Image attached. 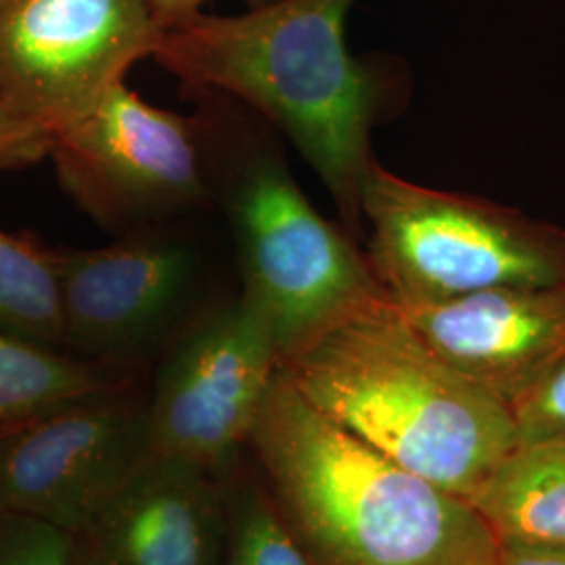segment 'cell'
I'll list each match as a JSON object with an SVG mask.
<instances>
[{"label":"cell","instance_id":"obj_1","mask_svg":"<svg viewBox=\"0 0 565 565\" xmlns=\"http://www.w3.org/2000/svg\"><path fill=\"white\" fill-rule=\"evenodd\" d=\"M247 445L310 565H497L473 505L324 417L281 369Z\"/></svg>","mask_w":565,"mask_h":565},{"label":"cell","instance_id":"obj_2","mask_svg":"<svg viewBox=\"0 0 565 565\" xmlns=\"http://www.w3.org/2000/svg\"><path fill=\"white\" fill-rule=\"evenodd\" d=\"M352 2L270 0L235 18L198 11L160 28L151 57L189 84L239 97L281 128L359 233L384 84L348 49Z\"/></svg>","mask_w":565,"mask_h":565},{"label":"cell","instance_id":"obj_3","mask_svg":"<svg viewBox=\"0 0 565 565\" xmlns=\"http://www.w3.org/2000/svg\"><path fill=\"white\" fill-rule=\"evenodd\" d=\"M279 369L324 417L463 499L518 445L505 404L446 363L392 300L331 327Z\"/></svg>","mask_w":565,"mask_h":565},{"label":"cell","instance_id":"obj_4","mask_svg":"<svg viewBox=\"0 0 565 565\" xmlns=\"http://www.w3.org/2000/svg\"><path fill=\"white\" fill-rule=\"evenodd\" d=\"M369 260L401 310L503 287L565 282V226L404 181L375 162L363 184Z\"/></svg>","mask_w":565,"mask_h":565},{"label":"cell","instance_id":"obj_5","mask_svg":"<svg viewBox=\"0 0 565 565\" xmlns=\"http://www.w3.org/2000/svg\"><path fill=\"white\" fill-rule=\"evenodd\" d=\"M228 214L243 296L263 312L281 361L331 327L390 302L369 256L324 221L279 160L258 156L243 166Z\"/></svg>","mask_w":565,"mask_h":565},{"label":"cell","instance_id":"obj_6","mask_svg":"<svg viewBox=\"0 0 565 565\" xmlns=\"http://www.w3.org/2000/svg\"><path fill=\"white\" fill-rule=\"evenodd\" d=\"M147 0H0V97L51 139L151 57Z\"/></svg>","mask_w":565,"mask_h":565},{"label":"cell","instance_id":"obj_7","mask_svg":"<svg viewBox=\"0 0 565 565\" xmlns=\"http://www.w3.org/2000/svg\"><path fill=\"white\" fill-rule=\"evenodd\" d=\"M151 452L147 404L124 385L0 425V513L76 541Z\"/></svg>","mask_w":565,"mask_h":565},{"label":"cell","instance_id":"obj_8","mask_svg":"<svg viewBox=\"0 0 565 565\" xmlns=\"http://www.w3.org/2000/svg\"><path fill=\"white\" fill-rule=\"evenodd\" d=\"M63 189L103 224L156 218L205 193L195 124L116 84L82 120L51 139Z\"/></svg>","mask_w":565,"mask_h":565},{"label":"cell","instance_id":"obj_9","mask_svg":"<svg viewBox=\"0 0 565 565\" xmlns=\"http://www.w3.org/2000/svg\"><path fill=\"white\" fill-rule=\"evenodd\" d=\"M279 364L270 327L249 298L207 317L170 354L147 403L153 452L221 473L247 443Z\"/></svg>","mask_w":565,"mask_h":565},{"label":"cell","instance_id":"obj_10","mask_svg":"<svg viewBox=\"0 0 565 565\" xmlns=\"http://www.w3.org/2000/svg\"><path fill=\"white\" fill-rule=\"evenodd\" d=\"M218 471L151 452L76 539L78 565H221Z\"/></svg>","mask_w":565,"mask_h":565},{"label":"cell","instance_id":"obj_11","mask_svg":"<svg viewBox=\"0 0 565 565\" xmlns=\"http://www.w3.org/2000/svg\"><path fill=\"white\" fill-rule=\"evenodd\" d=\"M401 312L446 363L509 411L565 354V282Z\"/></svg>","mask_w":565,"mask_h":565},{"label":"cell","instance_id":"obj_12","mask_svg":"<svg viewBox=\"0 0 565 565\" xmlns=\"http://www.w3.org/2000/svg\"><path fill=\"white\" fill-rule=\"evenodd\" d=\"M65 345L116 354L145 342L181 302L193 273L177 242L139 237L102 249H55Z\"/></svg>","mask_w":565,"mask_h":565},{"label":"cell","instance_id":"obj_13","mask_svg":"<svg viewBox=\"0 0 565 565\" xmlns=\"http://www.w3.org/2000/svg\"><path fill=\"white\" fill-rule=\"evenodd\" d=\"M467 501L497 545L565 548V436L518 440Z\"/></svg>","mask_w":565,"mask_h":565},{"label":"cell","instance_id":"obj_14","mask_svg":"<svg viewBox=\"0 0 565 565\" xmlns=\"http://www.w3.org/2000/svg\"><path fill=\"white\" fill-rule=\"evenodd\" d=\"M120 385L97 364L0 331V425Z\"/></svg>","mask_w":565,"mask_h":565},{"label":"cell","instance_id":"obj_15","mask_svg":"<svg viewBox=\"0 0 565 565\" xmlns=\"http://www.w3.org/2000/svg\"><path fill=\"white\" fill-rule=\"evenodd\" d=\"M0 331L49 348L65 345L55 247L0 231Z\"/></svg>","mask_w":565,"mask_h":565},{"label":"cell","instance_id":"obj_16","mask_svg":"<svg viewBox=\"0 0 565 565\" xmlns=\"http://www.w3.org/2000/svg\"><path fill=\"white\" fill-rule=\"evenodd\" d=\"M221 565H310L282 524L264 484L242 480L226 492Z\"/></svg>","mask_w":565,"mask_h":565},{"label":"cell","instance_id":"obj_17","mask_svg":"<svg viewBox=\"0 0 565 565\" xmlns=\"http://www.w3.org/2000/svg\"><path fill=\"white\" fill-rule=\"evenodd\" d=\"M74 564V536L34 518L0 513V565Z\"/></svg>","mask_w":565,"mask_h":565},{"label":"cell","instance_id":"obj_18","mask_svg":"<svg viewBox=\"0 0 565 565\" xmlns=\"http://www.w3.org/2000/svg\"><path fill=\"white\" fill-rule=\"evenodd\" d=\"M518 440L565 436V354L511 406Z\"/></svg>","mask_w":565,"mask_h":565},{"label":"cell","instance_id":"obj_19","mask_svg":"<svg viewBox=\"0 0 565 565\" xmlns=\"http://www.w3.org/2000/svg\"><path fill=\"white\" fill-rule=\"evenodd\" d=\"M51 137L20 118L0 97V170L49 158Z\"/></svg>","mask_w":565,"mask_h":565},{"label":"cell","instance_id":"obj_20","mask_svg":"<svg viewBox=\"0 0 565 565\" xmlns=\"http://www.w3.org/2000/svg\"><path fill=\"white\" fill-rule=\"evenodd\" d=\"M497 565H565V548L499 545Z\"/></svg>","mask_w":565,"mask_h":565},{"label":"cell","instance_id":"obj_21","mask_svg":"<svg viewBox=\"0 0 565 565\" xmlns=\"http://www.w3.org/2000/svg\"><path fill=\"white\" fill-rule=\"evenodd\" d=\"M203 2L205 0H147V4L151 7L156 20L160 23V28L198 13ZM247 2L252 7H260V4H266L270 0H247Z\"/></svg>","mask_w":565,"mask_h":565},{"label":"cell","instance_id":"obj_22","mask_svg":"<svg viewBox=\"0 0 565 565\" xmlns=\"http://www.w3.org/2000/svg\"><path fill=\"white\" fill-rule=\"evenodd\" d=\"M74 565H78V564H74Z\"/></svg>","mask_w":565,"mask_h":565}]
</instances>
